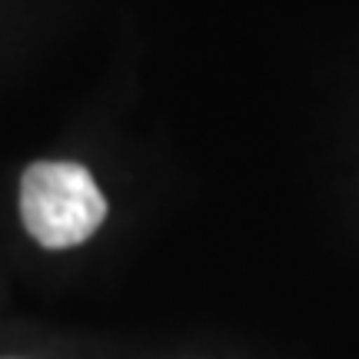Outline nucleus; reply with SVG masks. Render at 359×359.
<instances>
[{
	"instance_id": "obj_1",
	"label": "nucleus",
	"mask_w": 359,
	"mask_h": 359,
	"mask_svg": "<svg viewBox=\"0 0 359 359\" xmlns=\"http://www.w3.org/2000/svg\"><path fill=\"white\" fill-rule=\"evenodd\" d=\"M20 217L40 246L67 250L100 230L107 200L83 163L40 160L20 180Z\"/></svg>"
}]
</instances>
